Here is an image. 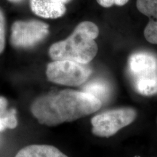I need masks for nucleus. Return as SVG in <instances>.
<instances>
[{"mask_svg":"<svg viewBox=\"0 0 157 157\" xmlns=\"http://www.w3.org/2000/svg\"><path fill=\"white\" fill-rule=\"evenodd\" d=\"M15 157H68L57 148L49 145H31L19 151Z\"/></svg>","mask_w":157,"mask_h":157,"instance_id":"nucleus-9","label":"nucleus"},{"mask_svg":"<svg viewBox=\"0 0 157 157\" xmlns=\"http://www.w3.org/2000/svg\"><path fill=\"white\" fill-rule=\"evenodd\" d=\"M82 91L98 98L103 103L111 95V87L106 82L102 79H93L87 82L82 88Z\"/></svg>","mask_w":157,"mask_h":157,"instance_id":"nucleus-10","label":"nucleus"},{"mask_svg":"<svg viewBox=\"0 0 157 157\" xmlns=\"http://www.w3.org/2000/svg\"><path fill=\"white\" fill-rule=\"evenodd\" d=\"M92 74L87 64L68 60H53L47 66L46 75L52 83L68 87H77L85 83Z\"/></svg>","mask_w":157,"mask_h":157,"instance_id":"nucleus-4","label":"nucleus"},{"mask_svg":"<svg viewBox=\"0 0 157 157\" xmlns=\"http://www.w3.org/2000/svg\"><path fill=\"white\" fill-rule=\"evenodd\" d=\"M98 34L99 29L94 23H80L67 39L51 45L49 56L53 60H68L89 63L98 53L95 39Z\"/></svg>","mask_w":157,"mask_h":157,"instance_id":"nucleus-2","label":"nucleus"},{"mask_svg":"<svg viewBox=\"0 0 157 157\" xmlns=\"http://www.w3.org/2000/svg\"><path fill=\"white\" fill-rule=\"evenodd\" d=\"M137 8L149 17L144 30L145 38L148 42L157 44V0H137Z\"/></svg>","mask_w":157,"mask_h":157,"instance_id":"nucleus-8","label":"nucleus"},{"mask_svg":"<svg viewBox=\"0 0 157 157\" xmlns=\"http://www.w3.org/2000/svg\"><path fill=\"white\" fill-rule=\"evenodd\" d=\"M5 129H6V127L5 125V122H4L3 116L0 115V131H3Z\"/></svg>","mask_w":157,"mask_h":157,"instance_id":"nucleus-15","label":"nucleus"},{"mask_svg":"<svg viewBox=\"0 0 157 157\" xmlns=\"http://www.w3.org/2000/svg\"><path fill=\"white\" fill-rule=\"evenodd\" d=\"M128 68L137 93L146 96L157 93V58L154 55L135 52L129 57Z\"/></svg>","mask_w":157,"mask_h":157,"instance_id":"nucleus-3","label":"nucleus"},{"mask_svg":"<svg viewBox=\"0 0 157 157\" xmlns=\"http://www.w3.org/2000/svg\"><path fill=\"white\" fill-rule=\"evenodd\" d=\"M129 0H97L98 4L104 7H110L113 5L123 6Z\"/></svg>","mask_w":157,"mask_h":157,"instance_id":"nucleus-13","label":"nucleus"},{"mask_svg":"<svg viewBox=\"0 0 157 157\" xmlns=\"http://www.w3.org/2000/svg\"><path fill=\"white\" fill-rule=\"evenodd\" d=\"M5 47V18L3 12L0 10V54Z\"/></svg>","mask_w":157,"mask_h":157,"instance_id":"nucleus-12","label":"nucleus"},{"mask_svg":"<svg viewBox=\"0 0 157 157\" xmlns=\"http://www.w3.org/2000/svg\"><path fill=\"white\" fill-rule=\"evenodd\" d=\"M101 106V101L90 94L65 90L37 98L31 111L41 124L54 127L92 114Z\"/></svg>","mask_w":157,"mask_h":157,"instance_id":"nucleus-1","label":"nucleus"},{"mask_svg":"<svg viewBox=\"0 0 157 157\" xmlns=\"http://www.w3.org/2000/svg\"><path fill=\"white\" fill-rule=\"evenodd\" d=\"M8 1L13 3H17V2H21L22 0H8Z\"/></svg>","mask_w":157,"mask_h":157,"instance_id":"nucleus-16","label":"nucleus"},{"mask_svg":"<svg viewBox=\"0 0 157 157\" xmlns=\"http://www.w3.org/2000/svg\"><path fill=\"white\" fill-rule=\"evenodd\" d=\"M2 116L6 128L13 129L17 127V121L16 118V111L15 109H10V111H7L6 113L2 114Z\"/></svg>","mask_w":157,"mask_h":157,"instance_id":"nucleus-11","label":"nucleus"},{"mask_svg":"<svg viewBox=\"0 0 157 157\" xmlns=\"http://www.w3.org/2000/svg\"><path fill=\"white\" fill-rule=\"evenodd\" d=\"M71 0H30L31 9L35 15L44 18L55 19L63 16L66 5Z\"/></svg>","mask_w":157,"mask_h":157,"instance_id":"nucleus-7","label":"nucleus"},{"mask_svg":"<svg viewBox=\"0 0 157 157\" xmlns=\"http://www.w3.org/2000/svg\"><path fill=\"white\" fill-rule=\"evenodd\" d=\"M7 101L5 98L1 97L0 96V114L2 115L4 113H6L7 111Z\"/></svg>","mask_w":157,"mask_h":157,"instance_id":"nucleus-14","label":"nucleus"},{"mask_svg":"<svg viewBox=\"0 0 157 157\" xmlns=\"http://www.w3.org/2000/svg\"><path fill=\"white\" fill-rule=\"evenodd\" d=\"M49 34V25L37 20L17 21L11 28L10 43L14 48H31L42 42Z\"/></svg>","mask_w":157,"mask_h":157,"instance_id":"nucleus-6","label":"nucleus"},{"mask_svg":"<svg viewBox=\"0 0 157 157\" xmlns=\"http://www.w3.org/2000/svg\"><path fill=\"white\" fill-rule=\"evenodd\" d=\"M137 111L132 108H119L104 111L91 119L92 132L96 136L109 137L136 119Z\"/></svg>","mask_w":157,"mask_h":157,"instance_id":"nucleus-5","label":"nucleus"}]
</instances>
